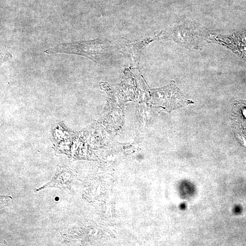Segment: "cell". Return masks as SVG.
<instances>
[{"label": "cell", "mask_w": 246, "mask_h": 246, "mask_svg": "<svg viewBox=\"0 0 246 246\" xmlns=\"http://www.w3.org/2000/svg\"><path fill=\"white\" fill-rule=\"evenodd\" d=\"M105 43L98 40L81 43L63 44L46 51L47 53L54 52H65L75 53L86 56L94 59L95 57H101L104 55L107 47Z\"/></svg>", "instance_id": "cell-1"}, {"label": "cell", "mask_w": 246, "mask_h": 246, "mask_svg": "<svg viewBox=\"0 0 246 246\" xmlns=\"http://www.w3.org/2000/svg\"><path fill=\"white\" fill-rule=\"evenodd\" d=\"M10 199H11V198H10V197H6V196H2V197L1 196V207H4L7 206Z\"/></svg>", "instance_id": "cell-2"}]
</instances>
